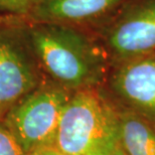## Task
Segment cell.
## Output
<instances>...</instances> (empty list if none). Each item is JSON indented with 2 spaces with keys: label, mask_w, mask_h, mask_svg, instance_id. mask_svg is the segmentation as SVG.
I'll return each mask as SVG.
<instances>
[{
  "label": "cell",
  "mask_w": 155,
  "mask_h": 155,
  "mask_svg": "<svg viewBox=\"0 0 155 155\" xmlns=\"http://www.w3.org/2000/svg\"><path fill=\"white\" fill-rule=\"evenodd\" d=\"M25 35L41 67L64 89H88L106 72L103 49L75 25L32 22Z\"/></svg>",
  "instance_id": "1"
},
{
  "label": "cell",
  "mask_w": 155,
  "mask_h": 155,
  "mask_svg": "<svg viewBox=\"0 0 155 155\" xmlns=\"http://www.w3.org/2000/svg\"><path fill=\"white\" fill-rule=\"evenodd\" d=\"M54 146L64 155H112L120 146L119 116L90 88L71 96Z\"/></svg>",
  "instance_id": "2"
},
{
  "label": "cell",
  "mask_w": 155,
  "mask_h": 155,
  "mask_svg": "<svg viewBox=\"0 0 155 155\" xmlns=\"http://www.w3.org/2000/svg\"><path fill=\"white\" fill-rule=\"evenodd\" d=\"M71 96L61 86L33 90L6 113L3 123L25 154L54 145L61 114Z\"/></svg>",
  "instance_id": "3"
},
{
  "label": "cell",
  "mask_w": 155,
  "mask_h": 155,
  "mask_svg": "<svg viewBox=\"0 0 155 155\" xmlns=\"http://www.w3.org/2000/svg\"><path fill=\"white\" fill-rule=\"evenodd\" d=\"M106 30V42L122 58L155 51V0H128Z\"/></svg>",
  "instance_id": "4"
},
{
  "label": "cell",
  "mask_w": 155,
  "mask_h": 155,
  "mask_svg": "<svg viewBox=\"0 0 155 155\" xmlns=\"http://www.w3.org/2000/svg\"><path fill=\"white\" fill-rule=\"evenodd\" d=\"M17 29L0 30V116L31 93L38 75Z\"/></svg>",
  "instance_id": "5"
},
{
  "label": "cell",
  "mask_w": 155,
  "mask_h": 155,
  "mask_svg": "<svg viewBox=\"0 0 155 155\" xmlns=\"http://www.w3.org/2000/svg\"><path fill=\"white\" fill-rule=\"evenodd\" d=\"M112 85L127 103L155 115V58L127 60L114 74Z\"/></svg>",
  "instance_id": "6"
},
{
  "label": "cell",
  "mask_w": 155,
  "mask_h": 155,
  "mask_svg": "<svg viewBox=\"0 0 155 155\" xmlns=\"http://www.w3.org/2000/svg\"><path fill=\"white\" fill-rule=\"evenodd\" d=\"M128 0H39L28 18L32 22L76 25L112 14Z\"/></svg>",
  "instance_id": "7"
},
{
  "label": "cell",
  "mask_w": 155,
  "mask_h": 155,
  "mask_svg": "<svg viewBox=\"0 0 155 155\" xmlns=\"http://www.w3.org/2000/svg\"><path fill=\"white\" fill-rule=\"evenodd\" d=\"M119 140L128 155H155V127L142 118L119 116Z\"/></svg>",
  "instance_id": "8"
},
{
  "label": "cell",
  "mask_w": 155,
  "mask_h": 155,
  "mask_svg": "<svg viewBox=\"0 0 155 155\" xmlns=\"http://www.w3.org/2000/svg\"><path fill=\"white\" fill-rule=\"evenodd\" d=\"M39 0H0V14L29 17Z\"/></svg>",
  "instance_id": "9"
},
{
  "label": "cell",
  "mask_w": 155,
  "mask_h": 155,
  "mask_svg": "<svg viewBox=\"0 0 155 155\" xmlns=\"http://www.w3.org/2000/svg\"><path fill=\"white\" fill-rule=\"evenodd\" d=\"M0 155H26L14 135L3 122H0Z\"/></svg>",
  "instance_id": "10"
},
{
  "label": "cell",
  "mask_w": 155,
  "mask_h": 155,
  "mask_svg": "<svg viewBox=\"0 0 155 155\" xmlns=\"http://www.w3.org/2000/svg\"><path fill=\"white\" fill-rule=\"evenodd\" d=\"M27 155H64V154L58 149H57L54 145H51V146H45L39 148V149H36Z\"/></svg>",
  "instance_id": "11"
},
{
  "label": "cell",
  "mask_w": 155,
  "mask_h": 155,
  "mask_svg": "<svg viewBox=\"0 0 155 155\" xmlns=\"http://www.w3.org/2000/svg\"><path fill=\"white\" fill-rule=\"evenodd\" d=\"M112 155H128V154H127L125 151L122 149V147L119 146L115 151H114V153Z\"/></svg>",
  "instance_id": "12"
}]
</instances>
